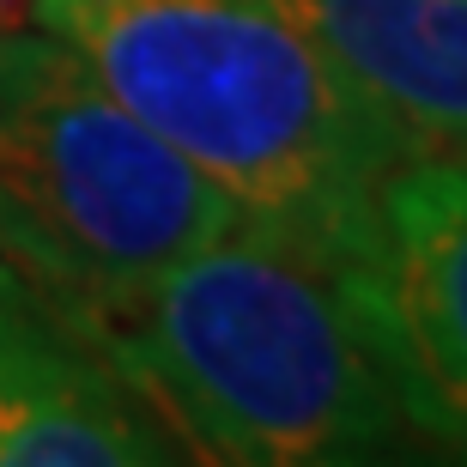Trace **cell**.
Masks as SVG:
<instances>
[{
    "instance_id": "6da1fadb",
    "label": "cell",
    "mask_w": 467,
    "mask_h": 467,
    "mask_svg": "<svg viewBox=\"0 0 467 467\" xmlns=\"http://www.w3.org/2000/svg\"><path fill=\"white\" fill-rule=\"evenodd\" d=\"M73 322L171 431L182 462L347 467L425 455L340 279L249 225Z\"/></svg>"
},
{
    "instance_id": "7a4b0ae2",
    "label": "cell",
    "mask_w": 467,
    "mask_h": 467,
    "mask_svg": "<svg viewBox=\"0 0 467 467\" xmlns=\"http://www.w3.org/2000/svg\"><path fill=\"white\" fill-rule=\"evenodd\" d=\"M152 134L207 171L243 225L334 279L413 146L352 98L261 0H25Z\"/></svg>"
},
{
    "instance_id": "3957f363",
    "label": "cell",
    "mask_w": 467,
    "mask_h": 467,
    "mask_svg": "<svg viewBox=\"0 0 467 467\" xmlns=\"http://www.w3.org/2000/svg\"><path fill=\"white\" fill-rule=\"evenodd\" d=\"M237 225L231 194L61 36L0 25V255L61 310H109Z\"/></svg>"
},
{
    "instance_id": "277c9868",
    "label": "cell",
    "mask_w": 467,
    "mask_h": 467,
    "mask_svg": "<svg viewBox=\"0 0 467 467\" xmlns=\"http://www.w3.org/2000/svg\"><path fill=\"white\" fill-rule=\"evenodd\" d=\"M358 334L425 455L467 462V158L419 152L382 176L370 237L340 274Z\"/></svg>"
},
{
    "instance_id": "5b68a950",
    "label": "cell",
    "mask_w": 467,
    "mask_h": 467,
    "mask_svg": "<svg viewBox=\"0 0 467 467\" xmlns=\"http://www.w3.org/2000/svg\"><path fill=\"white\" fill-rule=\"evenodd\" d=\"M182 450L104 347L0 255V467H171Z\"/></svg>"
},
{
    "instance_id": "8992f818",
    "label": "cell",
    "mask_w": 467,
    "mask_h": 467,
    "mask_svg": "<svg viewBox=\"0 0 467 467\" xmlns=\"http://www.w3.org/2000/svg\"><path fill=\"white\" fill-rule=\"evenodd\" d=\"M419 152L467 158V0H261Z\"/></svg>"
}]
</instances>
